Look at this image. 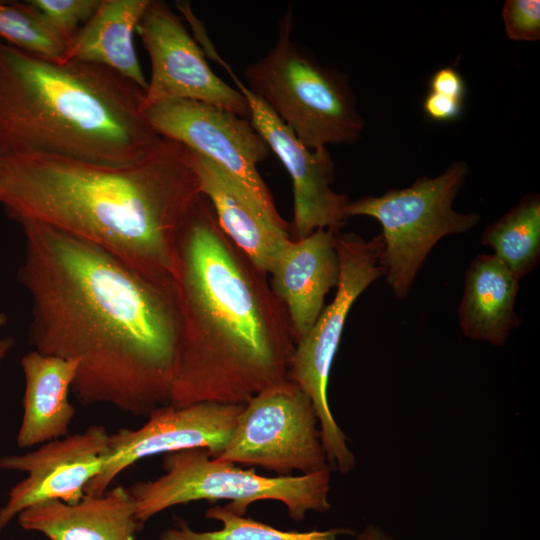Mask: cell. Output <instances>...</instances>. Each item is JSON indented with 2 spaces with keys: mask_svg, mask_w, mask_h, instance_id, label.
<instances>
[{
  "mask_svg": "<svg viewBox=\"0 0 540 540\" xmlns=\"http://www.w3.org/2000/svg\"><path fill=\"white\" fill-rule=\"evenodd\" d=\"M20 225L33 350L79 361L72 391L83 405L148 416L168 404L181 327L173 277L45 224Z\"/></svg>",
  "mask_w": 540,
  "mask_h": 540,
  "instance_id": "obj_1",
  "label": "cell"
},
{
  "mask_svg": "<svg viewBox=\"0 0 540 540\" xmlns=\"http://www.w3.org/2000/svg\"><path fill=\"white\" fill-rule=\"evenodd\" d=\"M267 275L227 237L201 194L175 243L181 327L168 404L244 405L288 380L296 343Z\"/></svg>",
  "mask_w": 540,
  "mask_h": 540,
  "instance_id": "obj_2",
  "label": "cell"
},
{
  "mask_svg": "<svg viewBox=\"0 0 540 540\" xmlns=\"http://www.w3.org/2000/svg\"><path fill=\"white\" fill-rule=\"evenodd\" d=\"M200 195L191 151L167 138L142 160L118 167L0 157V203L11 219L85 239L160 276L172 277L180 226Z\"/></svg>",
  "mask_w": 540,
  "mask_h": 540,
  "instance_id": "obj_3",
  "label": "cell"
},
{
  "mask_svg": "<svg viewBox=\"0 0 540 540\" xmlns=\"http://www.w3.org/2000/svg\"><path fill=\"white\" fill-rule=\"evenodd\" d=\"M144 94L107 67L55 62L0 40V157L136 163L163 139L145 116Z\"/></svg>",
  "mask_w": 540,
  "mask_h": 540,
  "instance_id": "obj_4",
  "label": "cell"
},
{
  "mask_svg": "<svg viewBox=\"0 0 540 540\" xmlns=\"http://www.w3.org/2000/svg\"><path fill=\"white\" fill-rule=\"evenodd\" d=\"M291 31L288 11L273 47L245 68V86L307 148L356 142L365 124L348 78L320 63Z\"/></svg>",
  "mask_w": 540,
  "mask_h": 540,
  "instance_id": "obj_5",
  "label": "cell"
},
{
  "mask_svg": "<svg viewBox=\"0 0 540 540\" xmlns=\"http://www.w3.org/2000/svg\"><path fill=\"white\" fill-rule=\"evenodd\" d=\"M162 463V476L127 487L141 525L170 507L198 500H228L225 507L239 515L254 502L275 500L285 505L294 521L303 520L308 511L330 509L329 468L306 475L267 477L218 460L206 449L169 452Z\"/></svg>",
  "mask_w": 540,
  "mask_h": 540,
  "instance_id": "obj_6",
  "label": "cell"
},
{
  "mask_svg": "<svg viewBox=\"0 0 540 540\" xmlns=\"http://www.w3.org/2000/svg\"><path fill=\"white\" fill-rule=\"evenodd\" d=\"M468 171L466 162L456 161L436 177L423 176L409 187L347 204V217L369 216L381 224L379 262L398 299L406 298L421 265L440 239L468 232L479 223L477 212L462 213L452 207Z\"/></svg>",
  "mask_w": 540,
  "mask_h": 540,
  "instance_id": "obj_7",
  "label": "cell"
},
{
  "mask_svg": "<svg viewBox=\"0 0 540 540\" xmlns=\"http://www.w3.org/2000/svg\"><path fill=\"white\" fill-rule=\"evenodd\" d=\"M340 278L333 301L323 308L309 333L295 345L288 379L311 399L321 429V441L328 465L341 473L351 471L355 457L338 426L328 402V382L350 308L362 292L385 275L379 259L381 235L367 241L356 233L336 234Z\"/></svg>",
  "mask_w": 540,
  "mask_h": 540,
  "instance_id": "obj_8",
  "label": "cell"
},
{
  "mask_svg": "<svg viewBox=\"0 0 540 540\" xmlns=\"http://www.w3.org/2000/svg\"><path fill=\"white\" fill-rule=\"evenodd\" d=\"M318 422L309 396L288 379L244 404L230 440L214 458L279 476L319 472L329 467Z\"/></svg>",
  "mask_w": 540,
  "mask_h": 540,
  "instance_id": "obj_9",
  "label": "cell"
},
{
  "mask_svg": "<svg viewBox=\"0 0 540 540\" xmlns=\"http://www.w3.org/2000/svg\"><path fill=\"white\" fill-rule=\"evenodd\" d=\"M144 113L161 137L219 164L241 180L272 215L280 216L257 169L271 150L249 119L189 99L160 101Z\"/></svg>",
  "mask_w": 540,
  "mask_h": 540,
  "instance_id": "obj_10",
  "label": "cell"
},
{
  "mask_svg": "<svg viewBox=\"0 0 540 540\" xmlns=\"http://www.w3.org/2000/svg\"><path fill=\"white\" fill-rule=\"evenodd\" d=\"M136 33L151 61L143 110L160 101L189 99L250 120L249 105L243 94L211 70L204 51L168 4L151 0Z\"/></svg>",
  "mask_w": 540,
  "mask_h": 540,
  "instance_id": "obj_11",
  "label": "cell"
},
{
  "mask_svg": "<svg viewBox=\"0 0 540 540\" xmlns=\"http://www.w3.org/2000/svg\"><path fill=\"white\" fill-rule=\"evenodd\" d=\"M243 406L166 404L154 409L139 428L118 429L109 435L102 468L86 486L85 494H103L118 475L147 457L187 449H206L216 457L230 440Z\"/></svg>",
  "mask_w": 540,
  "mask_h": 540,
  "instance_id": "obj_12",
  "label": "cell"
},
{
  "mask_svg": "<svg viewBox=\"0 0 540 540\" xmlns=\"http://www.w3.org/2000/svg\"><path fill=\"white\" fill-rule=\"evenodd\" d=\"M250 109V121L276 154L292 180L293 219L290 237L299 240L317 229L340 232L350 199L332 190L335 165L327 147L309 149L285 126L270 108L228 71Z\"/></svg>",
  "mask_w": 540,
  "mask_h": 540,
  "instance_id": "obj_13",
  "label": "cell"
},
{
  "mask_svg": "<svg viewBox=\"0 0 540 540\" xmlns=\"http://www.w3.org/2000/svg\"><path fill=\"white\" fill-rule=\"evenodd\" d=\"M110 433L103 425L40 444L24 454L0 458V469L26 473L0 508V532L23 510L50 500L79 502L100 472Z\"/></svg>",
  "mask_w": 540,
  "mask_h": 540,
  "instance_id": "obj_14",
  "label": "cell"
},
{
  "mask_svg": "<svg viewBox=\"0 0 540 540\" xmlns=\"http://www.w3.org/2000/svg\"><path fill=\"white\" fill-rule=\"evenodd\" d=\"M190 151L201 194L210 202L219 226L260 270L270 274L291 240L289 223L272 215L225 168Z\"/></svg>",
  "mask_w": 540,
  "mask_h": 540,
  "instance_id": "obj_15",
  "label": "cell"
},
{
  "mask_svg": "<svg viewBox=\"0 0 540 540\" xmlns=\"http://www.w3.org/2000/svg\"><path fill=\"white\" fill-rule=\"evenodd\" d=\"M337 233L321 228L303 239H291L270 273L272 291L286 308L295 343L309 333L324 308L325 295L339 283Z\"/></svg>",
  "mask_w": 540,
  "mask_h": 540,
  "instance_id": "obj_16",
  "label": "cell"
},
{
  "mask_svg": "<svg viewBox=\"0 0 540 540\" xmlns=\"http://www.w3.org/2000/svg\"><path fill=\"white\" fill-rule=\"evenodd\" d=\"M16 518L22 529L41 533L49 540H137L142 526L132 495L120 485L101 495L85 494L75 504L41 502Z\"/></svg>",
  "mask_w": 540,
  "mask_h": 540,
  "instance_id": "obj_17",
  "label": "cell"
},
{
  "mask_svg": "<svg viewBox=\"0 0 540 540\" xmlns=\"http://www.w3.org/2000/svg\"><path fill=\"white\" fill-rule=\"evenodd\" d=\"M23 417L17 446L30 448L65 437L76 415L69 401L79 361L32 350L21 358Z\"/></svg>",
  "mask_w": 540,
  "mask_h": 540,
  "instance_id": "obj_18",
  "label": "cell"
},
{
  "mask_svg": "<svg viewBox=\"0 0 540 540\" xmlns=\"http://www.w3.org/2000/svg\"><path fill=\"white\" fill-rule=\"evenodd\" d=\"M519 280L494 254H479L465 270L458 309L461 330L474 340L502 346L520 324L515 312Z\"/></svg>",
  "mask_w": 540,
  "mask_h": 540,
  "instance_id": "obj_19",
  "label": "cell"
},
{
  "mask_svg": "<svg viewBox=\"0 0 540 540\" xmlns=\"http://www.w3.org/2000/svg\"><path fill=\"white\" fill-rule=\"evenodd\" d=\"M151 0H101L92 18L68 44L66 61L107 67L139 86H148L134 46V33Z\"/></svg>",
  "mask_w": 540,
  "mask_h": 540,
  "instance_id": "obj_20",
  "label": "cell"
},
{
  "mask_svg": "<svg viewBox=\"0 0 540 540\" xmlns=\"http://www.w3.org/2000/svg\"><path fill=\"white\" fill-rule=\"evenodd\" d=\"M480 242L488 246L521 280L540 258V196H523L508 212L489 224Z\"/></svg>",
  "mask_w": 540,
  "mask_h": 540,
  "instance_id": "obj_21",
  "label": "cell"
},
{
  "mask_svg": "<svg viewBox=\"0 0 540 540\" xmlns=\"http://www.w3.org/2000/svg\"><path fill=\"white\" fill-rule=\"evenodd\" d=\"M205 516L221 522V529L197 532L180 520L175 527L165 529L159 540H340L341 534L351 532L341 528L306 532L280 530L219 505L209 508Z\"/></svg>",
  "mask_w": 540,
  "mask_h": 540,
  "instance_id": "obj_22",
  "label": "cell"
},
{
  "mask_svg": "<svg viewBox=\"0 0 540 540\" xmlns=\"http://www.w3.org/2000/svg\"><path fill=\"white\" fill-rule=\"evenodd\" d=\"M0 40L55 62L66 61L67 43L28 0L0 1Z\"/></svg>",
  "mask_w": 540,
  "mask_h": 540,
  "instance_id": "obj_23",
  "label": "cell"
},
{
  "mask_svg": "<svg viewBox=\"0 0 540 540\" xmlns=\"http://www.w3.org/2000/svg\"><path fill=\"white\" fill-rule=\"evenodd\" d=\"M67 45L95 14L101 0H28Z\"/></svg>",
  "mask_w": 540,
  "mask_h": 540,
  "instance_id": "obj_24",
  "label": "cell"
},
{
  "mask_svg": "<svg viewBox=\"0 0 540 540\" xmlns=\"http://www.w3.org/2000/svg\"><path fill=\"white\" fill-rule=\"evenodd\" d=\"M506 35L514 41L540 39V1L507 0L502 8Z\"/></svg>",
  "mask_w": 540,
  "mask_h": 540,
  "instance_id": "obj_25",
  "label": "cell"
},
{
  "mask_svg": "<svg viewBox=\"0 0 540 540\" xmlns=\"http://www.w3.org/2000/svg\"><path fill=\"white\" fill-rule=\"evenodd\" d=\"M422 107L430 119L437 122H449L461 116L464 101L429 91L423 100Z\"/></svg>",
  "mask_w": 540,
  "mask_h": 540,
  "instance_id": "obj_26",
  "label": "cell"
},
{
  "mask_svg": "<svg viewBox=\"0 0 540 540\" xmlns=\"http://www.w3.org/2000/svg\"><path fill=\"white\" fill-rule=\"evenodd\" d=\"M430 92L463 100L466 94V83L460 72L452 66L437 69L429 80Z\"/></svg>",
  "mask_w": 540,
  "mask_h": 540,
  "instance_id": "obj_27",
  "label": "cell"
},
{
  "mask_svg": "<svg viewBox=\"0 0 540 540\" xmlns=\"http://www.w3.org/2000/svg\"><path fill=\"white\" fill-rule=\"evenodd\" d=\"M357 540H395L380 528L369 525L360 534L357 535Z\"/></svg>",
  "mask_w": 540,
  "mask_h": 540,
  "instance_id": "obj_28",
  "label": "cell"
},
{
  "mask_svg": "<svg viewBox=\"0 0 540 540\" xmlns=\"http://www.w3.org/2000/svg\"><path fill=\"white\" fill-rule=\"evenodd\" d=\"M13 344H14V341L9 336L3 337L0 339V369H1L3 360L5 359V357L11 350V348L13 347Z\"/></svg>",
  "mask_w": 540,
  "mask_h": 540,
  "instance_id": "obj_29",
  "label": "cell"
},
{
  "mask_svg": "<svg viewBox=\"0 0 540 540\" xmlns=\"http://www.w3.org/2000/svg\"><path fill=\"white\" fill-rule=\"evenodd\" d=\"M8 322V317L5 313L3 312H0V327H3L7 324Z\"/></svg>",
  "mask_w": 540,
  "mask_h": 540,
  "instance_id": "obj_30",
  "label": "cell"
}]
</instances>
